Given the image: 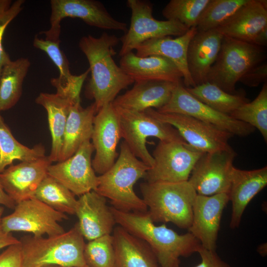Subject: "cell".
<instances>
[{
    "mask_svg": "<svg viewBox=\"0 0 267 267\" xmlns=\"http://www.w3.org/2000/svg\"><path fill=\"white\" fill-rule=\"evenodd\" d=\"M234 119L246 123L260 132L267 142V83L252 101L239 107L230 115Z\"/></svg>",
    "mask_w": 267,
    "mask_h": 267,
    "instance_id": "cell-34",
    "label": "cell"
},
{
    "mask_svg": "<svg viewBox=\"0 0 267 267\" xmlns=\"http://www.w3.org/2000/svg\"><path fill=\"white\" fill-rule=\"evenodd\" d=\"M89 73V70L88 69L79 75H74L65 86L52 83L56 89V92H42L35 100L36 102L42 106L47 112L52 138L51 149L48 156L51 162L58 161L70 108L74 103L81 101L82 87Z\"/></svg>",
    "mask_w": 267,
    "mask_h": 267,
    "instance_id": "cell-8",
    "label": "cell"
},
{
    "mask_svg": "<svg viewBox=\"0 0 267 267\" xmlns=\"http://www.w3.org/2000/svg\"><path fill=\"white\" fill-rule=\"evenodd\" d=\"M185 88L199 100L214 110L229 116L239 107L249 102L244 90L229 93L209 82Z\"/></svg>",
    "mask_w": 267,
    "mask_h": 267,
    "instance_id": "cell-30",
    "label": "cell"
},
{
    "mask_svg": "<svg viewBox=\"0 0 267 267\" xmlns=\"http://www.w3.org/2000/svg\"><path fill=\"white\" fill-rule=\"evenodd\" d=\"M112 235L113 267H161L150 246L122 226L114 227Z\"/></svg>",
    "mask_w": 267,
    "mask_h": 267,
    "instance_id": "cell-27",
    "label": "cell"
},
{
    "mask_svg": "<svg viewBox=\"0 0 267 267\" xmlns=\"http://www.w3.org/2000/svg\"><path fill=\"white\" fill-rule=\"evenodd\" d=\"M210 0H171L162 11L167 20L177 21L188 29L196 27Z\"/></svg>",
    "mask_w": 267,
    "mask_h": 267,
    "instance_id": "cell-35",
    "label": "cell"
},
{
    "mask_svg": "<svg viewBox=\"0 0 267 267\" xmlns=\"http://www.w3.org/2000/svg\"><path fill=\"white\" fill-rule=\"evenodd\" d=\"M258 252L261 255H265V245H262L259 248Z\"/></svg>",
    "mask_w": 267,
    "mask_h": 267,
    "instance_id": "cell-45",
    "label": "cell"
},
{
    "mask_svg": "<svg viewBox=\"0 0 267 267\" xmlns=\"http://www.w3.org/2000/svg\"><path fill=\"white\" fill-rule=\"evenodd\" d=\"M144 112L176 129L188 145L195 150L209 153L231 147L228 140L234 135L194 117L179 113H161L153 108Z\"/></svg>",
    "mask_w": 267,
    "mask_h": 267,
    "instance_id": "cell-13",
    "label": "cell"
},
{
    "mask_svg": "<svg viewBox=\"0 0 267 267\" xmlns=\"http://www.w3.org/2000/svg\"><path fill=\"white\" fill-rule=\"evenodd\" d=\"M156 110L190 116L233 135L245 137L255 130L251 126L219 112L199 100L186 90L182 83L176 85L167 104Z\"/></svg>",
    "mask_w": 267,
    "mask_h": 267,
    "instance_id": "cell-14",
    "label": "cell"
},
{
    "mask_svg": "<svg viewBox=\"0 0 267 267\" xmlns=\"http://www.w3.org/2000/svg\"><path fill=\"white\" fill-rule=\"evenodd\" d=\"M13 212L2 217L0 224L7 232L23 231L35 237L51 236L65 231L59 222L68 219L66 214L58 212L35 198L17 203Z\"/></svg>",
    "mask_w": 267,
    "mask_h": 267,
    "instance_id": "cell-11",
    "label": "cell"
},
{
    "mask_svg": "<svg viewBox=\"0 0 267 267\" xmlns=\"http://www.w3.org/2000/svg\"><path fill=\"white\" fill-rule=\"evenodd\" d=\"M86 267H89L87 266Z\"/></svg>",
    "mask_w": 267,
    "mask_h": 267,
    "instance_id": "cell-48",
    "label": "cell"
},
{
    "mask_svg": "<svg viewBox=\"0 0 267 267\" xmlns=\"http://www.w3.org/2000/svg\"><path fill=\"white\" fill-rule=\"evenodd\" d=\"M84 239L77 223L56 235L25 236L19 240L22 267H86Z\"/></svg>",
    "mask_w": 267,
    "mask_h": 267,
    "instance_id": "cell-4",
    "label": "cell"
},
{
    "mask_svg": "<svg viewBox=\"0 0 267 267\" xmlns=\"http://www.w3.org/2000/svg\"><path fill=\"white\" fill-rule=\"evenodd\" d=\"M1 205L13 209L16 203L5 192L0 181V206Z\"/></svg>",
    "mask_w": 267,
    "mask_h": 267,
    "instance_id": "cell-43",
    "label": "cell"
},
{
    "mask_svg": "<svg viewBox=\"0 0 267 267\" xmlns=\"http://www.w3.org/2000/svg\"><path fill=\"white\" fill-rule=\"evenodd\" d=\"M115 108L119 118L121 137L132 152L149 167L153 166L154 159L146 146L148 137H155L162 141L188 144L176 129L145 112Z\"/></svg>",
    "mask_w": 267,
    "mask_h": 267,
    "instance_id": "cell-7",
    "label": "cell"
},
{
    "mask_svg": "<svg viewBox=\"0 0 267 267\" xmlns=\"http://www.w3.org/2000/svg\"><path fill=\"white\" fill-rule=\"evenodd\" d=\"M96 113L94 102L85 108L81 105V101L71 106L58 162L64 161L72 156L84 142L91 139L93 120Z\"/></svg>",
    "mask_w": 267,
    "mask_h": 267,
    "instance_id": "cell-28",
    "label": "cell"
},
{
    "mask_svg": "<svg viewBox=\"0 0 267 267\" xmlns=\"http://www.w3.org/2000/svg\"><path fill=\"white\" fill-rule=\"evenodd\" d=\"M229 201L226 193L196 195L192 206V223L188 230L203 248L216 251L222 212Z\"/></svg>",
    "mask_w": 267,
    "mask_h": 267,
    "instance_id": "cell-18",
    "label": "cell"
},
{
    "mask_svg": "<svg viewBox=\"0 0 267 267\" xmlns=\"http://www.w3.org/2000/svg\"><path fill=\"white\" fill-rule=\"evenodd\" d=\"M84 256L89 267H113L114 250L112 235L89 241L85 244Z\"/></svg>",
    "mask_w": 267,
    "mask_h": 267,
    "instance_id": "cell-36",
    "label": "cell"
},
{
    "mask_svg": "<svg viewBox=\"0 0 267 267\" xmlns=\"http://www.w3.org/2000/svg\"><path fill=\"white\" fill-rule=\"evenodd\" d=\"M4 212V208L2 206H0V221L2 218V216Z\"/></svg>",
    "mask_w": 267,
    "mask_h": 267,
    "instance_id": "cell-46",
    "label": "cell"
},
{
    "mask_svg": "<svg viewBox=\"0 0 267 267\" xmlns=\"http://www.w3.org/2000/svg\"><path fill=\"white\" fill-rule=\"evenodd\" d=\"M34 198L60 213L75 214L77 203L75 195L47 175L37 188Z\"/></svg>",
    "mask_w": 267,
    "mask_h": 267,
    "instance_id": "cell-32",
    "label": "cell"
},
{
    "mask_svg": "<svg viewBox=\"0 0 267 267\" xmlns=\"http://www.w3.org/2000/svg\"><path fill=\"white\" fill-rule=\"evenodd\" d=\"M223 36L216 30L197 31L187 51L189 73L195 86L207 82L210 70L219 55Z\"/></svg>",
    "mask_w": 267,
    "mask_h": 267,
    "instance_id": "cell-22",
    "label": "cell"
},
{
    "mask_svg": "<svg viewBox=\"0 0 267 267\" xmlns=\"http://www.w3.org/2000/svg\"><path fill=\"white\" fill-rule=\"evenodd\" d=\"M251 44L264 47L267 44V27L261 31L254 38Z\"/></svg>",
    "mask_w": 267,
    "mask_h": 267,
    "instance_id": "cell-44",
    "label": "cell"
},
{
    "mask_svg": "<svg viewBox=\"0 0 267 267\" xmlns=\"http://www.w3.org/2000/svg\"><path fill=\"white\" fill-rule=\"evenodd\" d=\"M24 1L17 0L11 4V0H0V76L3 66L11 60L3 46L4 33L8 24L22 10Z\"/></svg>",
    "mask_w": 267,
    "mask_h": 267,
    "instance_id": "cell-38",
    "label": "cell"
},
{
    "mask_svg": "<svg viewBox=\"0 0 267 267\" xmlns=\"http://www.w3.org/2000/svg\"><path fill=\"white\" fill-rule=\"evenodd\" d=\"M110 207L116 224L145 241L153 251L161 267H180L179 257H188L202 247L189 232L180 235L165 224L156 225L148 211L126 212Z\"/></svg>",
    "mask_w": 267,
    "mask_h": 267,
    "instance_id": "cell-2",
    "label": "cell"
},
{
    "mask_svg": "<svg viewBox=\"0 0 267 267\" xmlns=\"http://www.w3.org/2000/svg\"><path fill=\"white\" fill-rule=\"evenodd\" d=\"M19 243L20 240L15 238L11 233L5 231L0 224V250Z\"/></svg>",
    "mask_w": 267,
    "mask_h": 267,
    "instance_id": "cell-42",
    "label": "cell"
},
{
    "mask_svg": "<svg viewBox=\"0 0 267 267\" xmlns=\"http://www.w3.org/2000/svg\"><path fill=\"white\" fill-rule=\"evenodd\" d=\"M94 148L90 140L84 142L70 157L50 165L47 175L67 187L75 195L81 196L95 190L98 177L92 168L91 155Z\"/></svg>",
    "mask_w": 267,
    "mask_h": 267,
    "instance_id": "cell-16",
    "label": "cell"
},
{
    "mask_svg": "<svg viewBox=\"0 0 267 267\" xmlns=\"http://www.w3.org/2000/svg\"><path fill=\"white\" fill-rule=\"evenodd\" d=\"M236 155L232 147L203 153L191 172L188 183L199 195L228 194L233 162Z\"/></svg>",
    "mask_w": 267,
    "mask_h": 267,
    "instance_id": "cell-15",
    "label": "cell"
},
{
    "mask_svg": "<svg viewBox=\"0 0 267 267\" xmlns=\"http://www.w3.org/2000/svg\"><path fill=\"white\" fill-rule=\"evenodd\" d=\"M203 153L188 144L159 141L153 152V166L145 178L148 182L188 181L191 172Z\"/></svg>",
    "mask_w": 267,
    "mask_h": 267,
    "instance_id": "cell-12",
    "label": "cell"
},
{
    "mask_svg": "<svg viewBox=\"0 0 267 267\" xmlns=\"http://www.w3.org/2000/svg\"><path fill=\"white\" fill-rule=\"evenodd\" d=\"M264 47L223 36L218 57L211 68L207 82L226 92L234 93L236 84L250 69L265 61Z\"/></svg>",
    "mask_w": 267,
    "mask_h": 267,
    "instance_id": "cell-6",
    "label": "cell"
},
{
    "mask_svg": "<svg viewBox=\"0 0 267 267\" xmlns=\"http://www.w3.org/2000/svg\"><path fill=\"white\" fill-rule=\"evenodd\" d=\"M121 138L118 116L110 103L101 108L95 115L91 139L95 151L92 166L100 175L114 164L117 156V146Z\"/></svg>",
    "mask_w": 267,
    "mask_h": 267,
    "instance_id": "cell-17",
    "label": "cell"
},
{
    "mask_svg": "<svg viewBox=\"0 0 267 267\" xmlns=\"http://www.w3.org/2000/svg\"><path fill=\"white\" fill-rule=\"evenodd\" d=\"M131 10V24L127 31L120 38L122 43L119 54L121 57L133 51L148 40L165 36H180L188 30L173 20H158L152 15L153 4L146 0H128Z\"/></svg>",
    "mask_w": 267,
    "mask_h": 267,
    "instance_id": "cell-10",
    "label": "cell"
},
{
    "mask_svg": "<svg viewBox=\"0 0 267 267\" xmlns=\"http://www.w3.org/2000/svg\"><path fill=\"white\" fill-rule=\"evenodd\" d=\"M198 253L201 261L194 267H232L222 260L216 251L208 250L202 247Z\"/></svg>",
    "mask_w": 267,
    "mask_h": 267,
    "instance_id": "cell-41",
    "label": "cell"
},
{
    "mask_svg": "<svg viewBox=\"0 0 267 267\" xmlns=\"http://www.w3.org/2000/svg\"><path fill=\"white\" fill-rule=\"evenodd\" d=\"M0 267H22L20 243L6 248L0 254Z\"/></svg>",
    "mask_w": 267,
    "mask_h": 267,
    "instance_id": "cell-40",
    "label": "cell"
},
{
    "mask_svg": "<svg viewBox=\"0 0 267 267\" xmlns=\"http://www.w3.org/2000/svg\"><path fill=\"white\" fill-rule=\"evenodd\" d=\"M267 27V1L250 0L216 30L223 36L251 43Z\"/></svg>",
    "mask_w": 267,
    "mask_h": 267,
    "instance_id": "cell-26",
    "label": "cell"
},
{
    "mask_svg": "<svg viewBox=\"0 0 267 267\" xmlns=\"http://www.w3.org/2000/svg\"><path fill=\"white\" fill-rule=\"evenodd\" d=\"M120 67L134 81H161L180 83L183 76L169 59L158 55L138 57L133 51L121 56Z\"/></svg>",
    "mask_w": 267,
    "mask_h": 267,
    "instance_id": "cell-25",
    "label": "cell"
},
{
    "mask_svg": "<svg viewBox=\"0 0 267 267\" xmlns=\"http://www.w3.org/2000/svg\"><path fill=\"white\" fill-rule=\"evenodd\" d=\"M134 83L132 89L116 97L112 102L115 107L138 112L149 108L159 109L169 101L178 84L161 81H141Z\"/></svg>",
    "mask_w": 267,
    "mask_h": 267,
    "instance_id": "cell-24",
    "label": "cell"
},
{
    "mask_svg": "<svg viewBox=\"0 0 267 267\" xmlns=\"http://www.w3.org/2000/svg\"><path fill=\"white\" fill-rule=\"evenodd\" d=\"M150 167L138 159L123 141L118 159L105 173L98 177L95 191L109 199L112 207L123 212L147 211L142 198L134 190L136 182L145 178Z\"/></svg>",
    "mask_w": 267,
    "mask_h": 267,
    "instance_id": "cell-3",
    "label": "cell"
},
{
    "mask_svg": "<svg viewBox=\"0 0 267 267\" xmlns=\"http://www.w3.org/2000/svg\"><path fill=\"white\" fill-rule=\"evenodd\" d=\"M30 65L28 58L20 57L3 66L0 76V112L10 109L19 100Z\"/></svg>",
    "mask_w": 267,
    "mask_h": 267,
    "instance_id": "cell-29",
    "label": "cell"
},
{
    "mask_svg": "<svg viewBox=\"0 0 267 267\" xmlns=\"http://www.w3.org/2000/svg\"><path fill=\"white\" fill-rule=\"evenodd\" d=\"M106 198L94 190L77 199L75 215L84 238L90 241L113 232L116 221Z\"/></svg>",
    "mask_w": 267,
    "mask_h": 267,
    "instance_id": "cell-20",
    "label": "cell"
},
{
    "mask_svg": "<svg viewBox=\"0 0 267 267\" xmlns=\"http://www.w3.org/2000/svg\"><path fill=\"white\" fill-rule=\"evenodd\" d=\"M250 0H210L198 19L197 31L216 29Z\"/></svg>",
    "mask_w": 267,
    "mask_h": 267,
    "instance_id": "cell-33",
    "label": "cell"
},
{
    "mask_svg": "<svg viewBox=\"0 0 267 267\" xmlns=\"http://www.w3.org/2000/svg\"><path fill=\"white\" fill-rule=\"evenodd\" d=\"M120 38L103 32L99 37L88 35L81 38L80 50L89 65L90 78L86 94L93 99L97 112L103 106L112 103L118 94L134 81L117 65L113 58Z\"/></svg>",
    "mask_w": 267,
    "mask_h": 267,
    "instance_id": "cell-1",
    "label": "cell"
},
{
    "mask_svg": "<svg viewBox=\"0 0 267 267\" xmlns=\"http://www.w3.org/2000/svg\"><path fill=\"white\" fill-rule=\"evenodd\" d=\"M267 185V167L252 170L233 167L228 196L232 204L229 226L237 228L251 200Z\"/></svg>",
    "mask_w": 267,
    "mask_h": 267,
    "instance_id": "cell-21",
    "label": "cell"
},
{
    "mask_svg": "<svg viewBox=\"0 0 267 267\" xmlns=\"http://www.w3.org/2000/svg\"><path fill=\"white\" fill-rule=\"evenodd\" d=\"M196 32L194 27L176 38L165 36L148 40L135 48V54L138 57L158 55L169 59L181 73L185 87H194L187 67V51L188 44Z\"/></svg>",
    "mask_w": 267,
    "mask_h": 267,
    "instance_id": "cell-23",
    "label": "cell"
},
{
    "mask_svg": "<svg viewBox=\"0 0 267 267\" xmlns=\"http://www.w3.org/2000/svg\"><path fill=\"white\" fill-rule=\"evenodd\" d=\"M50 27L42 33L45 39L61 42V21L65 18H77L87 24L104 30L120 31L126 33L127 24L115 19L104 4L95 0H51Z\"/></svg>",
    "mask_w": 267,
    "mask_h": 267,
    "instance_id": "cell-9",
    "label": "cell"
},
{
    "mask_svg": "<svg viewBox=\"0 0 267 267\" xmlns=\"http://www.w3.org/2000/svg\"><path fill=\"white\" fill-rule=\"evenodd\" d=\"M41 267H60L54 266H43Z\"/></svg>",
    "mask_w": 267,
    "mask_h": 267,
    "instance_id": "cell-47",
    "label": "cell"
},
{
    "mask_svg": "<svg viewBox=\"0 0 267 267\" xmlns=\"http://www.w3.org/2000/svg\"><path fill=\"white\" fill-rule=\"evenodd\" d=\"M48 156L11 165L0 173L3 189L16 204L33 198L51 164Z\"/></svg>",
    "mask_w": 267,
    "mask_h": 267,
    "instance_id": "cell-19",
    "label": "cell"
},
{
    "mask_svg": "<svg viewBox=\"0 0 267 267\" xmlns=\"http://www.w3.org/2000/svg\"><path fill=\"white\" fill-rule=\"evenodd\" d=\"M45 156V149L42 145L29 148L19 142L0 114V173L14 161H31Z\"/></svg>",
    "mask_w": 267,
    "mask_h": 267,
    "instance_id": "cell-31",
    "label": "cell"
},
{
    "mask_svg": "<svg viewBox=\"0 0 267 267\" xmlns=\"http://www.w3.org/2000/svg\"><path fill=\"white\" fill-rule=\"evenodd\" d=\"M267 64L263 62L252 67L240 79L239 82L249 87H256L267 82Z\"/></svg>",
    "mask_w": 267,
    "mask_h": 267,
    "instance_id": "cell-39",
    "label": "cell"
},
{
    "mask_svg": "<svg viewBox=\"0 0 267 267\" xmlns=\"http://www.w3.org/2000/svg\"><path fill=\"white\" fill-rule=\"evenodd\" d=\"M33 46L45 52L56 66L59 71V76L52 78L51 83L61 86L66 85L74 76L71 73L69 62L63 51L60 48V42H53L35 37Z\"/></svg>",
    "mask_w": 267,
    "mask_h": 267,
    "instance_id": "cell-37",
    "label": "cell"
},
{
    "mask_svg": "<svg viewBox=\"0 0 267 267\" xmlns=\"http://www.w3.org/2000/svg\"><path fill=\"white\" fill-rule=\"evenodd\" d=\"M144 203L152 221L171 222L188 229L192 221V206L197 195L188 181L144 182L140 184Z\"/></svg>",
    "mask_w": 267,
    "mask_h": 267,
    "instance_id": "cell-5",
    "label": "cell"
}]
</instances>
